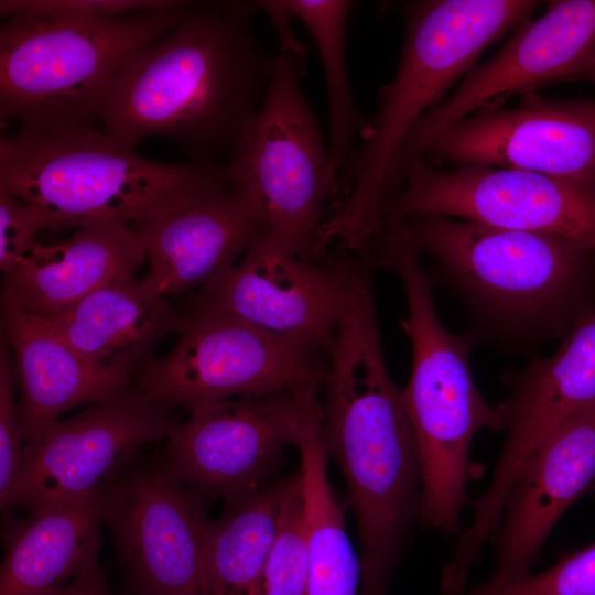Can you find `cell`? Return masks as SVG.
Wrapping results in <instances>:
<instances>
[{
  "mask_svg": "<svg viewBox=\"0 0 595 595\" xmlns=\"http://www.w3.org/2000/svg\"><path fill=\"white\" fill-rule=\"evenodd\" d=\"M260 10L259 1L193 2L172 31L122 67L101 129L131 149L161 137L191 161L227 163L273 71L275 55L252 28Z\"/></svg>",
  "mask_w": 595,
  "mask_h": 595,
  "instance_id": "1",
  "label": "cell"
},
{
  "mask_svg": "<svg viewBox=\"0 0 595 595\" xmlns=\"http://www.w3.org/2000/svg\"><path fill=\"white\" fill-rule=\"evenodd\" d=\"M326 359L321 432L357 520L359 595H387L403 537L420 512L422 474L402 390L386 367L369 274L358 282Z\"/></svg>",
  "mask_w": 595,
  "mask_h": 595,
  "instance_id": "2",
  "label": "cell"
},
{
  "mask_svg": "<svg viewBox=\"0 0 595 595\" xmlns=\"http://www.w3.org/2000/svg\"><path fill=\"white\" fill-rule=\"evenodd\" d=\"M530 0H425L402 4L405 35L393 79L360 134L342 180L344 198L322 223L315 250L364 253L385 226L383 205L400 150L419 120L470 72L482 52L528 21Z\"/></svg>",
  "mask_w": 595,
  "mask_h": 595,
  "instance_id": "3",
  "label": "cell"
},
{
  "mask_svg": "<svg viewBox=\"0 0 595 595\" xmlns=\"http://www.w3.org/2000/svg\"><path fill=\"white\" fill-rule=\"evenodd\" d=\"M193 2L119 17L53 0L0 1V118L21 131L96 127L119 73Z\"/></svg>",
  "mask_w": 595,
  "mask_h": 595,
  "instance_id": "4",
  "label": "cell"
},
{
  "mask_svg": "<svg viewBox=\"0 0 595 595\" xmlns=\"http://www.w3.org/2000/svg\"><path fill=\"white\" fill-rule=\"evenodd\" d=\"M228 185L225 164L150 160L97 127L0 138V186L42 210L50 231L136 226Z\"/></svg>",
  "mask_w": 595,
  "mask_h": 595,
  "instance_id": "5",
  "label": "cell"
},
{
  "mask_svg": "<svg viewBox=\"0 0 595 595\" xmlns=\"http://www.w3.org/2000/svg\"><path fill=\"white\" fill-rule=\"evenodd\" d=\"M376 242L375 261L399 274L408 303L401 326L411 342L412 369L402 398L420 455V520L458 538L468 502L472 441L485 428L505 431V418L475 385L470 338L451 333L441 322L407 224L389 223Z\"/></svg>",
  "mask_w": 595,
  "mask_h": 595,
  "instance_id": "6",
  "label": "cell"
},
{
  "mask_svg": "<svg viewBox=\"0 0 595 595\" xmlns=\"http://www.w3.org/2000/svg\"><path fill=\"white\" fill-rule=\"evenodd\" d=\"M404 218L420 253L431 256L440 274L493 321L559 335L595 311L594 251L443 215Z\"/></svg>",
  "mask_w": 595,
  "mask_h": 595,
  "instance_id": "7",
  "label": "cell"
},
{
  "mask_svg": "<svg viewBox=\"0 0 595 595\" xmlns=\"http://www.w3.org/2000/svg\"><path fill=\"white\" fill-rule=\"evenodd\" d=\"M304 57L280 51L258 112L229 160V185L258 212L263 241L317 260L315 241L324 206L338 185L328 148L302 89Z\"/></svg>",
  "mask_w": 595,
  "mask_h": 595,
  "instance_id": "8",
  "label": "cell"
},
{
  "mask_svg": "<svg viewBox=\"0 0 595 595\" xmlns=\"http://www.w3.org/2000/svg\"><path fill=\"white\" fill-rule=\"evenodd\" d=\"M172 349L139 369L134 388L169 409L322 387L327 359L197 298ZM324 355V354H323ZM326 356V355H325Z\"/></svg>",
  "mask_w": 595,
  "mask_h": 595,
  "instance_id": "9",
  "label": "cell"
},
{
  "mask_svg": "<svg viewBox=\"0 0 595 595\" xmlns=\"http://www.w3.org/2000/svg\"><path fill=\"white\" fill-rule=\"evenodd\" d=\"M383 215H443L558 237L595 252V185L478 165L444 170L425 156L400 171Z\"/></svg>",
  "mask_w": 595,
  "mask_h": 595,
  "instance_id": "10",
  "label": "cell"
},
{
  "mask_svg": "<svg viewBox=\"0 0 595 595\" xmlns=\"http://www.w3.org/2000/svg\"><path fill=\"white\" fill-rule=\"evenodd\" d=\"M178 422L172 409L134 387L52 422L24 444L22 467L3 510L32 512L101 493L142 447L166 439Z\"/></svg>",
  "mask_w": 595,
  "mask_h": 595,
  "instance_id": "11",
  "label": "cell"
},
{
  "mask_svg": "<svg viewBox=\"0 0 595 595\" xmlns=\"http://www.w3.org/2000/svg\"><path fill=\"white\" fill-rule=\"evenodd\" d=\"M102 522L136 595H202L206 506L163 462H134L109 484Z\"/></svg>",
  "mask_w": 595,
  "mask_h": 595,
  "instance_id": "12",
  "label": "cell"
},
{
  "mask_svg": "<svg viewBox=\"0 0 595 595\" xmlns=\"http://www.w3.org/2000/svg\"><path fill=\"white\" fill-rule=\"evenodd\" d=\"M348 253L305 259L272 248L259 236L232 268L196 298L326 355L367 271Z\"/></svg>",
  "mask_w": 595,
  "mask_h": 595,
  "instance_id": "13",
  "label": "cell"
},
{
  "mask_svg": "<svg viewBox=\"0 0 595 595\" xmlns=\"http://www.w3.org/2000/svg\"><path fill=\"white\" fill-rule=\"evenodd\" d=\"M305 389L191 409L166 437L165 468L201 496L225 500L263 486L299 437Z\"/></svg>",
  "mask_w": 595,
  "mask_h": 595,
  "instance_id": "14",
  "label": "cell"
},
{
  "mask_svg": "<svg viewBox=\"0 0 595 595\" xmlns=\"http://www.w3.org/2000/svg\"><path fill=\"white\" fill-rule=\"evenodd\" d=\"M423 156L595 185V102L527 96L513 108L478 110L442 131Z\"/></svg>",
  "mask_w": 595,
  "mask_h": 595,
  "instance_id": "15",
  "label": "cell"
},
{
  "mask_svg": "<svg viewBox=\"0 0 595 595\" xmlns=\"http://www.w3.org/2000/svg\"><path fill=\"white\" fill-rule=\"evenodd\" d=\"M595 53V0H561L548 4L491 58L470 69L458 88L414 126L398 155L392 183L401 169L422 156L429 144L453 123L502 94L541 84L578 78Z\"/></svg>",
  "mask_w": 595,
  "mask_h": 595,
  "instance_id": "16",
  "label": "cell"
},
{
  "mask_svg": "<svg viewBox=\"0 0 595 595\" xmlns=\"http://www.w3.org/2000/svg\"><path fill=\"white\" fill-rule=\"evenodd\" d=\"M595 487V401L566 418L527 461L488 540L495 566L482 583L500 587L529 574L561 516Z\"/></svg>",
  "mask_w": 595,
  "mask_h": 595,
  "instance_id": "17",
  "label": "cell"
},
{
  "mask_svg": "<svg viewBox=\"0 0 595 595\" xmlns=\"http://www.w3.org/2000/svg\"><path fill=\"white\" fill-rule=\"evenodd\" d=\"M595 401V311L578 318L558 350L536 357L512 378L499 403L507 437L493 478L473 505V520L495 528L527 461L572 413Z\"/></svg>",
  "mask_w": 595,
  "mask_h": 595,
  "instance_id": "18",
  "label": "cell"
},
{
  "mask_svg": "<svg viewBox=\"0 0 595 595\" xmlns=\"http://www.w3.org/2000/svg\"><path fill=\"white\" fill-rule=\"evenodd\" d=\"M133 228L145 250L147 278L165 298L214 282L263 235L258 212L230 185Z\"/></svg>",
  "mask_w": 595,
  "mask_h": 595,
  "instance_id": "19",
  "label": "cell"
},
{
  "mask_svg": "<svg viewBox=\"0 0 595 595\" xmlns=\"http://www.w3.org/2000/svg\"><path fill=\"white\" fill-rule=\"evenodd\" d=\"M145 261L133 226L75 230L60 242H37L3 277V306L47 318L108 284L137 277Z\"/></svg>",
  "mask_w": 595,
  "mask_h": 595,
  "instance_id": "20",
  "label": "cell"
},
{
  "mask_svg": "<svg viewBox=\"0 0 595 595\" xmlns=\"http://www.w3.org/2000/svg\"><path fill=\"white\" fill-rule=\"evenodd\" d=\"M14 354L25 443L65 411L110 400L131 388L133 372L89 361L43 318L3 306Z\"/></svg>",
  "mask_w": 595,
  "mask_h": 595,
  "instance_id": "21",
  "label": "cell"
},
{
  "mask_svg": "<svg viewBox=\"0 0 595 595\" xmlns=\"http://www.w3.org/2000/svg\"><path fill=\"white\" fill-rule=\"evenodd\" d=\"M181 318L147 277H134L108 284L43 320L93 364L134 374L161 339L176 333Z\"/></svg>",
  "mask_w": 595,
  "mask_h": 595,
  "instance_id": "22",
  "label": "cell"
},
{
  "mask_svg": "<svg viewBox=\"0 0 595 595\" xmlns=\"http://www.w3.org/2000/svg\"><path fill=\"white\" fill-rule=\"evenodd\" d=\"M102 491L80 501L29 512L25 520L10 529L0 571V595H41L98 563Z\"/></svg>",
  "mask_w": 595,
  "mask_h": 595,
  "instance_id": "23",
  "label": "cell"
},
{
  "mask_svg": "<svg viewBox=\"0 0 595 595\" xmlns=\"http://www.w3.org/2000/svg\"><path fill=\"white\" fill-rule=\"evenodd\" d=\"M300 453V477L309 554L306 595H359L360 558L346 533L344 508L328 479V455L322 439L320 404L304 402L303 421L294 444Z\"/></svg>",
  "mask_w": 595,
  "mask_h": 595,
  "instance_id": "24",
  "label": "cell"
},
{
  "mask_svg": "<svg viewBox=\"0 0 595 595\" xmlns=\"http://www.w3.org/2000/svg\"><path fill=\"white\" fill-rule=\"evenodd\" d=\"M282 480L225 500L209 521L202 560V595H257L278 523Z\"/></svg>",
  "mask_w": 595,
  "mask_h": 595,
  "instance_id": "25",
  "label": "cell"
},
{
  "mask_svg": "<svg viewBox=\"0 0 595 595\" xmlns=\"http://www.w3.org/2000/svg\"><path fill=\"white\" fill-rule=\"evenodd\" d=\"M289 18L300 20L312 35L324 67L328 115V167L338 185V173L353 153L351 144L368 125L358 110L348 80L345 41L353 1L275 0Z\"/></svg>",
  "mask_w": 595,
  "mask_h": 595,
  "instance_id": "26",
  "label": "cell"
},
{
  "mask_svg": "<svg viewBox=\"0 0 595 595\" xmlns=\"http://www.w3.org/2000/svg\"><path fill=\"white\" fill-rule=\"evenodd\" d=\"M309 554L299 470L282 480L275 534L257 595H306Z\"/></svg>",
  "mask_w": 595,
  "mask_h": 595,
  "instance_id": "27",
  "label": "cell"
},
{
  "mask_svg": "<svg viewBox=\"0 0 595 595\" xmlns=\"http://www.w3.org/2000/svg\"><path fill=\"white\" fill-rule=\"evenodd\" d=\"M464 595H595V542L542 572L500 587L478 584Z\"/></svg>",
  "mask_w": 595,
  "mask_h": 595,
  "instance_id": "28",
  "label": "cell"
},
{
  "mask_svg": "<svg viewBox=\"0 0 595 595\" xmlns=\"http://www.w3.org/2000/svg\"><path fill=\"white\" fill-rule=\"evenodd\" d=\"M17 374L7 347L0 350V504L3 510L23 463L24 432L15 402Z\"/></svg>",
  "mask_w": 595,
  "mask_h": 595,
  "instance_id": "29",
  "label": "cell"
},
{
  "mask_svg": "<svg viewBox=\"0 0 595 595\" xmlns=\"http://www.w3.org/2000/svg\"><path fill=\"white\" fill-rule=\"evenodd\" d=\"M42 230H50L45 214L0 186V270L3 277L31 252Z\"/></svg>",
  "mask_w": 595,
  "mask_h": 595,
  "instance_id": "30",
  "label": "cell"
},
{
  "mask_svg": "<svg viewBox=\"0 0 595 595\" xmlns=\"http://www.w3.org/2000/svg\"><path fill=\"white\" fill-rule=\"evenodd\" d=\"M41 595H113L98 563L91 565L65 585Z\"/></svg>",
  "mask_w": 595,
  "mask_h": 595,
  "instance_id": "31",
  "label": "cell"
},
{
  "mask_svg": "<svg viewBox=\"0 0 595 595\" xmlns=\"http://www.w3.org/2000/svg\"><path fill=\"white\" fill-rule=\"evenodd\" d=\"M578 79H586L595 84V53L586 69L578 76Z\"/></svg>",
  "mask_w": 595,
  "mask_h": 595,
  "instance_id": "32",
  "label": "cell"
},
{
  "mask_svg": "<svg viewBox=\"0 0 595 595\" xmlns=\"http://www.w3.org/2000/svg\"><path fill=\"white\" fill-rule=\"evenodd\" d=\"M122 595H136V594H134V593H130V592H128V593L126 592V593H123Z\"/></svg>",
  "mask_w": 595,
  "mask_h": 595,
  "instance_id": "33",
  "label": "cell"
},
{
  "mask_svg": "<svg viewBox=\"0 0 595 595\" xmlns=\"http://www.w3.org/2000/svg\"><path fill=\"white\" fill-rule=\"evenodd\" d=\"M593 489H594V493H595V487Z\"/></svg>",
  "mask_w": 595,
  "mask_h": 595,
  "instance_id": "34",
  "label": "cell"
}]
</instances>
